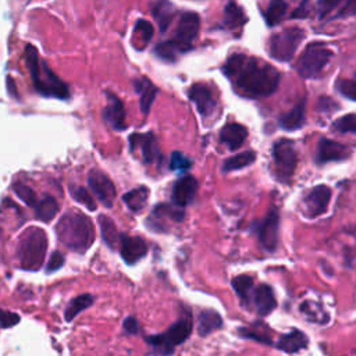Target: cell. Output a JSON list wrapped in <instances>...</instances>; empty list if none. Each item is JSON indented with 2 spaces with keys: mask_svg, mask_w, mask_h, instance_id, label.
I'll return each mask as SVG.
<instances>
[{
  "mask_svg": "<svg viewBox=\"0 0 356 356\" xmlns=\"http://www.w3.org/2000/svg\"><path fill=\"white\" fill-rule=\"evenodd\" d=\"M222 71L235 88L249 97L268 96L275 92L280 83V72L273 65L245 54H232Z\"/></svg>",
  "mask_w": 356,
  "mask_h": 356,
  "instance_id": "1",
  "label": "cell"
},
{
  "mask_svg": "<svg viewBox=\"0 0 356 356\" xmlns=\"http://www.w3.org/2000/svg\"><path fill=\"white\" fill-rule=\"evenodd\" d=\"M57 238L75 252H86L95 239L93 225L88 216L74 210L65 213L56 225Z\"/></svg>",
  "mask_w": 356,
  "mask_h": 356,
  "instance_id": "2",
  "label": "cell"
},
{
  "mask_svg": "<svg viewBox=\"0 0 356 356\" xmlns=\"http://www.w3.org/2000/svg\"><path fill=\"white\" fill-rule=\"evenodd\" d=\"M25 60L33 86L40 95L57 99L70 97L67 85L50 70V67L44 61L39 60L38 50L32 44H28L25 47Z\"/></svg>",
  "mask_w": 356,
  "mask_h": 356,
  "instance_id": "3",
  "label": "cell"
},
{
  "mask_svg": "<svg viewBox=\"0 0 356 356\" xmlns=\"http://www.w3.org/2000/svg\"><path fill=\"white\" fill-rule=\"evenodd\" d=\"M47 250V236L40 228L32 227L24 232L18 246V260L25 270H38L44 261Z\"/></svg>",
  "mask_w": 356,
  "mask_h": 356,
  "instance_id": "4",
  "label": "cell"
},
{
  "mask_svg": "<svg viewBox=\"0 0 356 356\" xmlns=\"http://www.w3.org/2000/svg\"><path fill=\"white\" fill-rule=\"evenodd\" d=\"M192 332V321L189 317L179 318L163 334L147 337L146 341L150 346L157 349L159 353H172L174 348L188 339Z\"/></svg>",
  "mask_w": 356,
  "mask_h": 356,
  "instance_id": "5",
  "label": "cell"
},
{
  "mask_svg": "<svg viewBox=\"0 0 356 356\" xmlns=\"http://www.w3.org/2000/svg\"><path fill=\"white\" fill-rule=\"evenodd\" d=\"M332 57V51L320 42H313L306 46L299 57L296 70L303 78H313L321 72Z\"/></svg>",
  "mask_w": 356,
  "mask_h": 356,
  "instance_id": "6",
  "label": "cell"
},
{
  "mask_svg": "<svg viewBox=\"0 0 356 356\" xmlns=\"http://www.w3.org/2000/svg\"><path fill=\"white\" fill-rule=\"evenodd\" d=\"M303 38L305 32L300 28H285L271 36L268 42V53L273 58L278 61H289L293 57Z\"/></svg>",
  "mask_w": 356,
  "mask_h": 356,
  "instance_id": "7",
  "label": "cell"
},
{
  "mask_svg": "<svg viewBox=\"0 0 356 356\" xmlns=\"http://www.w3.org/2000/svg\"><path fill=\"white\" fill-rule=\"evenodd\" d=\"M273 160L275 177L281 182H288L293 175L298 163L295 143L289 139H280L273 146Z\"/></svg>",
  "mask_w": 356,
  "mask_h": 356,
  "instance_id": "8",
  "label": "cell"
},
{
  "mask_svg": "<svg viewBox=\"0 0 356 356\" xmlns=\"http://www.w3.org/2000/svg\"><path fill=\"white\" fill-rule=\"evenodd\" d=\"M199 28H200V19L196 13L188 11L179 17V21L175 29V36L172 40L178 44L181 53L192 49V43L197 36Z\"/></svg>",
  "mask_w": 356,
  "mask_h": 356,
  "instance_id": "9",
  "label": "cell"
},
{
  "mask_svg": "<svg viewBox=\"0 0 356 356\" xmlns=\"http://www.w3.org/2000/svg\"><path fill=\"white\" fill-rule=\"evenodd\" d=\"M254 228L263 248L270 252H274L278 243V229H280L278 211L271 210L261 221H259L254 225Z\"/></svg>",
  "mask_w": 356,
  "mask_h": 356,
  "instance_id": "10",
  "label": "cell"
},
{
  "mask_svg": "<svg viewBox=\"0 0 356 356\" xmlns=\"http://www.w3.org/2000/svg\"><path fill=\"white\" fill-rule=\"evenodd\" d=\"M129 146H131V150H134L135 147L140 149V157L146 164L160 163L163 159V154L159 149L157 139L152 132L132 134L129 136Z\"/></svg>",
  "mask_w": 356,
  "mask_h": 356,
  "instance_id": "11",
  "label": "cell"
},
{
  "mask_svg": "<svg viewBox=\"0 0 356 356\" xmlns=\"http://www.w3.org/2000/svg\"><path fill=\"white\" fill-rule=\"evenodd\" d=\"M88 185L102 204L111 207L115 199V188L111 179L99 170H92L88 174Z\"/></svg>",
  "mask_w": 356,
  "mask_h": 356,
  "instance_id": "12",
  "label": "cell"
},
{
  "mask_svg": "<svg viewBox=\"0 0 356 356\" xmlns=\"http://www.w3.org/2000/svg\"><path fill=\"white\" fill-rule=\"evenodd\" d=\"M331 199V189L327 185H317L305 196V209L309 217L314 218L325 213Z\"/></svg>",
  "mask_w": 356,
  "mask_h": 356,
  "instance_id": "13",
  "label": "cell"
},
{
  "mask_svg": "<svg viewBox=\"0 0 356 356\" xmlns=\"http://www.w3.org/2000/svg\"><path fill=\"white\" fill-rule=\"evenodd\" d=\"M352 149L343 143L321 138L317 146V153H316V161L318 164H324L328 161H339L345 160L350 156Z\"/></svg>",
  "mask_w": 356,
  "mask_h": 356,
  "instance_id": "14",
  "label": "cell"
},
{
  "mask_svg": "<svg viewBox=\"0 0 356 356\" xmlns=\"http://www.w3.org/2000/svg\"><path fill=\"white\" fill-rule=\"evenodd\" d=\"M118 243H120V254L122 260L129 266L138 263L147 252L146 242L139 236H131V235L122 234L120 235Z\"/></svg>",
  "mask_w": 356,
  "mask_h": 356,
  "instance_id": "15",
  "label": "cell"
},
{
  "mask_svg": "<svg viewBox=\"0 0 356 356\" xmlns=\"http://www.w3.org/2000/svg\"><path fill=\"white\" fill-rule=\"evenodd\" d=\"M188 96L196 106L200 115L209 117L214 113V110L217 107V102H216L211 90L209 89V86H206L203 83H193L188 90Z\"/></svg>",
  "mask_w": 356,
  "mask_h": 356,
  "instance_id": "16",
  "label": "cell"
},
{
  "mask_svg": "<svg viewBox=\"0 0 356 356\" xmlns=\"http://www.w3.org/2000/svg\"><path fill=\"white\" fill-rule=\"evenodd\" d=\"M197 192V179L192 175H184L172 185L171 197L174 204L185 207L189 204Z\"/></svg>",
  "mask_w": 356,
  "mask_h": 356,
  "instance_id": "17",
  "label": "cell"
},
{
  "mask_svg": "<svg viewBox=\"0 0 356 356\" xmlns=\"http://www.w3.org/2000/svg\"><path fill=\"white\" fill-rule=\"evenodd\" d=\"M107 106L104 108V120L108 125L114 129H124L125 128V108L122 102L113 93L107 92Z\"/></svg>",
  "mask_w": 356,
  "mask_h": 356,
  "instance_id": "18",
  "label": "cell"
},
{
  "mask_svg": "<svg viewBox=\"0 0 356 356\" xmlns=\"http://www.w3.org/2000/svg\"><path fill=\"white\" fill-rule=\"evenodd\" d=\"M246 138H248L246 127L238 122H228L220 131V140L224 145H227V147L231 150L238 149L245 142Z\"/></svg>",
  "mask_w": 356,
  "mask_h": 356,
  "instance_id": "19",
  "label": "cell"
},
{
  "mask_svg": "<svg viewBox=\"0 0 356 356\" xmlns=\"http://www.w3.org/2000/svg\"><path fill=\"white\" fill-rule=\"evenodd\" d=\"M309 343L307 337L305 332L299 330H292L280 337L277 341V348L285 353H296L300 349H305Z\"/></svg>",
  "mask_w": 356,
  "mask_h": 356,
  "instance_id": "20",
  "label": "cell"
},
{
  "mask_svg": "<svg viewBox=\"0 0 356 356\" xmlns=\"http://www.w3.org/2000/svg\"><path fill=\"white\" fill-rule=\"evenodd\" d=\"M135 89L139 93V106L143 114H147L153 106L159 89L147 79L139 78L135 81Z\"/></svg>",
  "mask_w": 356,
  "mask_h": 356,
  "instance_id": "21",
  "label": "cell"
},
{
  "mask_svg": "<svg viewBox=\"0 0 356 356\" xmlns=\"http://www.w3.org/2000/svg\"><path fill=\"white\" fill-rule=\"evenodd\" d=\"M305 121V100L298 102L291 110L281 114L278 124L285 131H293L303 125Z\"/></svg>",
  "mask_w": 356,
  "mask_h": 356,
  "instance_id": "22",
  "label": "cell"
},
{
  "mask_svg": "<svg viewBox=\"0 0 356 356\" xmlns=\"http://www.w3.org/2000/svg\"><path fill=\"white\" fill-rule=\"evenodd\" d=\"M275 296L270 285L260 284L254 289V307L259 314L266 316L275 307Z\"/></svg>",
  "mask_w": 356,
  "mask_h": 356,
  "instance_id": "23",
  "label": "cell"
},
{
  "mask_svg": "<svg viewBox=\"0 0 356 356\" xmlns=\"http://www.w3.org/2000/svg\"><path fill=\"white\" fill-rule=\"evenodd\" d=\"M222 325L221 316L214 310H203L197 317V332L204 337Z\"/></svg>",
  "mask_w": 356,
  "mask_h": 356,
  "instance_id": "24",
  "label": "cell"
},
{
  "mask_svg": "<svg viewBox=\"0 0 356 356\" xmlns=\"http://www.w3.org/2000/svg\"><path fill=\"white\" fill-rule=\"evenodd\" d=\"M147 197H149V189L146 186H138V188H134L132 191L124 193L122 200L129 210L138 213V211L143 210V207L146 206Z\"/></svg>",
  "mask_w": 356,
  "mask_h": 356,
  "instance_id": "25",
  "label": "cell"
},
{
  "mask_svg": "<svg viewBox=\"0 0 356 356\" xmlns=\"http://www.w3.org/2000/svg\"><path fill=\"white\" fill-rule=\"evenodd\" d=\"M246 22V15L243 10L234 1L229 0L224 8V24L229 29L241 28Z\"/></svg>",
  "mask_w": 356,
  "mask_h": 356,
  "instance_id": "26",
  "label": "cell"
},
{
  "mask_svg": "<svg viewBox=\"0 0 356 356\" xmlns=\"http://www.w3.org/2000/svg\"><path fill=\"white\" fill-rule=\"evenodd\" d=\"M97 222H99V228H100V234H102V238L103 241L106 242V245L111 249L115 248L117 245V241L120 239V235H118V231H117V227L114 224V221L104 216V214H100L97 217Z\"/></svg>",
  "mask_w": 356,
  "mask_h": 356,
  "instance_id": "27",
  "label": "cell"
},
{
  "mask_svg": "<svg viewBox=\"0 0 356 356\" xmlns=\"http://www.w3.org/2000/svg\"><path fill=\"white\" fill-rule=\"evenodd\" d=\"M35 210H36V217L43 222H47L53 220L58 213V203L56 202L54 197L44 196L43 199L38 200V203L35 204Z\"/></svg>",
  "mask_w": 356,
  "mask_h": 356,
  "instance_id": "28",
  "label": "cell"
},
{
  "mask_svg": "<svg viewBox=\"0 0 356 356\" xmlns=\"http://www.w3.org/2000/svg\"><path fill=\"white\" fill-rule=\"evenodd\" d=\"M93 303V296L90 293H83V295H79L76 298H74L70 305L67 306L65 309V313H64V317L67 321H71L72 318H75L81 312H83L85 309H88L89 306H92Z\"/></svg>",
  "mask_w": 356,
  "mask_h": 356,
  "instance_id": "29",
  "label": "cell"
},
{
  "mask_svg": "<svg viewBox=\"0 0 356 356\" xmlns=\"http://www.w3.org/2000/svg\"><path fill=\"white\" fill-rule=\"evenodd\" d=\"M153 15H154V18L159 22L160 29L165 31L168 28V25L171 24V21H172L174 7L167 0H159L157 4L153 8Z\"/></svg>",
  "mask_w": 356,
  "mask_h": 356,
  "instance_id": "30",
  "label": "cell"
},
{
  "mask_svg": "<svg viewBox=\"0 0 356 356\" xmlns=\"http://www.w3.org/2000/svg\"><path fill=\"white\" fill-rule=\"evenodd\" d=\"M300 312L306 316L307 320L314 321L317 324H327V321L330 320L328 313L324 310V307H321L320 305L314 303V302H303L300 305Z\"/></svg>",
  "mask_w": 356,
  "mask_h": 356,
  "instance_id": "31",
  "label": "cell"
},
{
  "mask_svg": "<svg viewBox=\"0 0 356 356\" xmlns=\"http://www.w3.org/2000/svg\"><path fill=\"white\" fill-rule=\"evenodd\" d=\"M254 160H256V153L253 150L242 152L239 154H235V156L227 159L222 163V171H234V170L243 168V167L252 164Z\"/></svg>",
  "mask_w": 356,
  "mask_h": 356,
  "instance_id": "32",
  "label": "cell"
},
{
  "mask_svg": "<svg viewBox=\"0 0 356 356\" xmlns=\"http://www.w3.org/2000/svg\"><path fill=\"white\" fill-rule=\"evenodd\" d=\"M286 7H288V4H286L285 0H270V3L267 6V10L264 13L266 22L270 26L280 22L281 18L284 17V14L286 13Z\"/></svg>",
  "mask_w": 356,
  "mask_h": 356,
  "instance_id": "33",
  "label": "cell"
},
{
  "mask_svg": "<svg viewBox=\"0 0 356 356\" xmlns=\"http://www.w3.org/2000/svg\"><path fill=\"white\" fill-rule=\"evenodd\" d=\"M239 335L241 337H245V338H252V339H256L259 342H263V343H271V338H270V334H268V330L264 324L259 323L253 327H243V328H239L238 330Z\"/></svg>",
  "mask_w": 356,
  "mask_h": 356,
  "instance_id": "34",
  "label": "cell"
},
{
  "mask_svg": "<svg viewBox=\"0 0 356 356\" xmlns=\"http://www.w3.org/2000/svg\"><path fill=\"white\" fill-rule=\"evenodd\" d=\"M231 285H232V288L235 289L236 295H238L243 302H248L249 292H250V289H252V286H253V278H252L250 275H246V274L236 275L235 278H232Z\"/></svg>",
  "mask_w": 356,
  "mask_h": 356,
  "instance_id": "35",
  "label": "cell"
},
{
  "mask_svg": "<svg viewBox=\"0 0 356 356\" xmlns=\"http://www.w3.org/2000/svg\"><path fill=\"white\" fill-rule=\"evenodd\" d=\"M134 38L139 40V47L146 46L153 38V26L146 19H138L134 28Z\"/></svg>",
  "mask_w": 356,
  "mask_h": 356,
  "instance_id": "36",
  "label": "cell"
},
{
  "mask_svg": "<svg viewBox=\"0 0 356 356\" xmlns=\"http://www.w3.org/2000/svg\"><path fill=\"white\" fill-rule=\"evenodd\" d=\"M70 195L81 204H83L88 210L93 211L96 210V203L92 197V195L88 192V189H85L83 186H78V185H72L70 186Z\"/></svg>",
  "mask_w": 356,
  "mask_h": 356,
  "instance_id": "37",
  "label": "cell"
},
{
  "mask_svg": "<svg viewBox=\"0 0 356 356\" xmlns=\"http://www.w3.org/2000/svg\"><path fill=\"white\" fill-rule=\"evenodd\" d=\"M154 53L163 58V60H167V61H172L177 58L178 53H181L178 44L174 42V40H167V42H163V43H159L154 49Z\"/></svg>",
  "mask_w": 356,
  "mask_h": 356,
  "instance_id": "38",
  "label": "cell"
},
{
  "mask_svg": "<svg viewBox=\"0 0 356 356\" xmlns=\"http://www.w3.org/2000/svg\"><path fill=\"white\" fill-rule=\"evenodd\" d=\"M13 189L15 192V195L28 206H35L38 203V197L36 193L33 192V189H31L28 185L22 184V182H17L13 185Z\"/></svg>",
  "mask_w": 356,
  "mask_h": 356,
  "instance_id": "39",
  "label": "cell"
},
{
  "mask_svg": "<svg viewBox=\"0 0 356 356\" xmlns=\"http://www.w3.org/2000/svg\"><path fill=\"white\" fill-rule=\"evenodd\" d=\"M332 129L338 132H353L356 134V114H346L334 121Z\"/></svg>",
  "mask_w": 356,
  "mask_h": 356,
  "instance_id": "40",
  "label": "cell"
},
{
  "mask_svg": "<svg viewBox=\"0 0 356 356\" xmlns=\"http://www.w3.org/2000/svg\"><path fill=\"white\" fill-rule=\"evenodd\" d=\"M192 161L182 152H172L170 157V168L174 171H184L191 168Z\"/></svg>",
  "mask_w": 356,
  "mask_h": 356,
  "instance_id": "41",
  "label": "cell"
},
{
  "mask_svg": "<svg viewBox=\"0 0 356 356\" xmlns=\"http://www.w3.org/2000/svg\"><path fill=\"white\" fill-rule=\"evenodd\" d=\"M337 89L342 96L356 102V81H353V79H338L337 81Z\"/></svg>",
  "mask_w": 356,
  "mask_h": 356,
  "instance_id": "42",
  "label": "cell"
},
{
  "mask_svg": "<svg viewBox=\"0 0 356 356\" xmlns=\"http://www.w3.org/2000/svg\"><path fill=\"white\" fill-rule=\"evenodd\" d=\"M19 321V316L13 313V312H8V310H0V325L3 328H8V327H13L15 324H18Z\"/></svg>",
  "mask_w": 356,
  "mask_h": 356,
  "instance_id": "43",
  "label": "cell"
},
{
  "mask_svg": "<svg viewBox=\"0 0 356 356\" xmlns=\"http://www.w3.org/2000/svg\"><path fill=\"white\" fill-rule=\"evenodd\" d=\"M342 0H318V15L320 18H324L328 15L335 7L341 4Z\"/></svg>",
  "mask_w": 356,
  "mask_h": 356,
  "instance_id": "44",
  "label": "cell"
},
{
  "mask_svg": "<svg viewBox=\"0 0 356 356\" xmlns=\"http://www.w3.org/2000/svg\"><path fill=\"white\" fill-rule=\"evenodd\" d=\"M64 264V254L54 250L50 256V260H49V264H47V273H51V271H57L58 268H61Z\"/></svg>",
  "mask_w": 356,
  "mask_h": 356,
  "instance_id": "45",
  "label": "cell"
},
{
  "mask_svg": "<svg viewBox=\"0 0 356 356\" xmlns=\"http://www.w3.org/2000/svg\"><path fill=\"white\" fill-rule=\"evenodd\" d=\"M352 14H356V0H343V6L337 13V17H349Z\"/></svg>",
  "mask_w": 356,
  "mask_h": 356,
  "instance_id": "46",
  "label": "cell"
},
{
  "mask_svg": "<svg viewBox=\"0 0 356 356\" xmlns=\"http://www.w3.org/2000/svg\"><path fill=\"white\" fill-rule=\"evenodd\" d=\"M310 14V3L309 0H302L300 4L293 10L292 18H306Z\"/></svg>",
  "mask_w": 356,
  "mask_h": 356,
  "instance_id": "47",
  "label": "cell"
},
{
  "mask_svg": "<svg viewBox=\"0 0 356 356\" xmlns=\"http://www.w3.org/2000/svg\"><path fill=\"white\" fill-rule=\"evenodd\" d=\"M124 330L128 332V334H136L139 331V324L136 321L135 317H127L124 320V324H122Z\"/></svg>",
  "mask_w": 356,
  "mask_h": 356,
  "instance_id": "48",
  "label": "cell"
}]
</instances>
